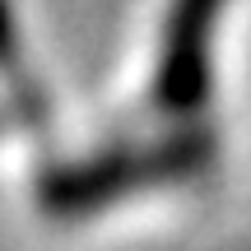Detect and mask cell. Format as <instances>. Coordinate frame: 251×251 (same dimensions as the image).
I'll return each mask as SVG.
<instances>
[{
	"label": "cell",
	"instance_id": "cell-1",
	"mask_svg": "<svg viewBox=\"0 0 251 251\" xmlns=\"http://www.w3.org/2000/svg\"><path fill=\"white\" fill-rule=\"evenodd\" d=\"M214 163V135L205 126H177L153 140H117L84 158H61L37 172V209L56 224H79L140 191L191 181Z\"/></svg>",
	"mask_w": 251,
	"mask_h": 251
},
{
	"label": "cell",
	"instance_id": "cell-2",
	"mask_svg": "<svg viewBox=\"0 0 251 251\" xmlns=\"http://www.w3.org/2000/svg\"><path fill=\"white\" fill-rule=\"evenodd\" d=\"M228 0H168L149 102L172 121H196L214 93V33Z\"/></svg>",
	"mask_w": 251,
	"mask_h": 251
},
{
	"label": "cell",
	"instance_id": "cell-3",
	"mask_svg": "<svg viewBox=\"0 0 251 251\" xmlns=\"http://www.w3.org/2000/svg\"><path fill=\"white\" fill-rule=\"evenodd\" d=\"M0 84L9 93V112L24 130L47 135L51 130V93L42 89V79L28 65V47L19 33V9L14 0H0Z\"/></svg>",
	"mask_w": 251,
	"mask_h": 251
}]
</instances>
